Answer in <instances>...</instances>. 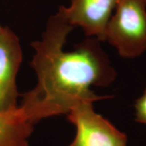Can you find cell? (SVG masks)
Segmentation results:
<instances>
[{"label": "cell", "mask_w": 146, "mask_h": 146, "mask_svg": "<svg viewBox=\"0 0 146 146\" xmlns=\"http://www.w3.org/2000/svg\"><path fill=\"white\" fill-rule=\"evenodd\" d=\"M74 29L56 12L49 17L42 38L31 43L36 84L21 95L19 107L33 125L47 118L67 115L80 102L113 98L91 89L108 87L118 76L99 40L86 37L73 50H64Z\"/></svg>", "instance_id": "6da1fadb"}, {"label": "cell", "mask_w": 146, "mask_h": 146, "mask_svg": "<svg viewBox=\"0 0 146 146\" xmlns=\"http://www.w3.org/2000/svg\"><path fill=\"white\" fill-rule=\"evenodd\" d=\"M105 42L121 57L134 58L146 51V3L119 0L106 27Z\"/></svg>", "instance_id": "7a4b0ae2"}, {"label": "cell", "mask_w": 146, "mask_h": 146, "mask_svg": "<svg viewBox=\"0 0 146 146\" xmlns=\"http://www.w3.org/2000/svg\"><path fill=\"white\" fill-rule=\"evenodd\" d=\"M67 117L76 130L68 146H127V135L95 111L94 102H80Z\"/></svg>", "instance_id": "3957f363"}, {"label": "cell", "mask_w": 146, "mask_h": 146, "mask_svg": "<svg viewBox=\"0 0 146 146\" xmlns=\"http://www.w3.org/2000/svg\"><path fill=\"white\" fill-rule=\"evenodd\" d=\"M68 7L59 6L57 13L74 28L80 27L86 37L105 42L106 27L119 0H69Z\"/></svg>", "instance_id": "277c9868"}, {"label": "cell", "mask_w": 146, "mask_h": 146, "mask_svg": "<svg viewBox=\"0 0 146 146\" xmlns=\"http://www.w3.org/2000/svg\"><path fill=\"white\" fill-rule=\"evenodd\" d=\"M23 61L19 37L8 26L0 29V111L19 107L16 77Z\"/></svg>", "instance_id": "5b68a950"}, {"label": "cell", "mask_w": 146, "mask_h": 146, "mask_svg": "<svg viewBox=\"0 0 146 146\" xmlns=\"http://www.w3.org/2000/svg\"><path fill=\"white\" fill-rule=\"evenodd\" d=\"M33 130L20 107L0 111V146H29Z\"/></svg>", "instance_id": "8992f818"}, {"label": "cell", "mask_w": 146, "mask_h": 146, "mask_svg": "<svg viewBox=\"0 0 146 146\" xmlns=\"http://www.w3.org/2000/svg\"><path fill=\"white\" fill-rule=\"evenodd\" d=\"M135 121L146 125V85L141 97L135 101Z\"/></svg>", "instance_id": "52a82bcc"}, {"label": "cell", "mask_w": 146, "mask_h": 146, "mask_svg": "<svg viewBox=\"0 0 146 146\" xmlns=\"http://www.w3.org/2000/svg\"><path fill=\"white\" fill-rule=\"evenodd\" d=\"M2 27H3V26H2V25H0V29H2Z\"/></svg>", "instance_id": "ba28073f"}, {"label": "cell", "mask_w": 146, "mask_h": 146, "mask_svg": "<svg viewBox=\"0 0 146 146\" xmlns=\"http://www.w3.org/2000/svg\"><path fill=\"white\" fill-rule=\"evenodd\" d=\"M145 3H146V0H145Z\"/></svg>", "instance_id": "9c48e42d"}]
</instances>
